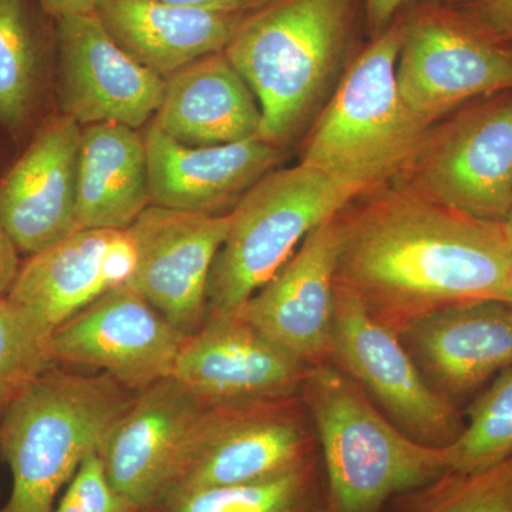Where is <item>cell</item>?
<instances>
[{"label":"cell","instance_id":"cell-1","mask_svg":"<svg viewBox=\"0 0 512 512\" xmlns=\"http://www.w3.org/2000/svg\"><path fill=\"white\" fill-rule=\"evenodd\" d=\"M336 284L397 335L430 313L503 299L512 249L503 222L478 220L409 185L339 214Z\"/></svg>","mask_w":512,"mask_h":512},{"label":"cell","instance_id":"cell-2","mask_svg":"<svg viewBox=\"0 0 512 512\" xmlns=\"http://www.w3.org/2000/svg\"><path fill=\"white\" fill-rule=\"evenodd\" d=\"M359 0H271L242 23L225 55L251 87L258 138L284 148L311 119L345 62Z\"/></svg>","mask_w":512,"mask_h":512},{"label":"cell","instance_id":"cell-3","mask_svg":"<svg viewBox=\"0 0 512 512\" xmlns=\"http://www.w3.org/2000/svg\"><path fill=\"white\" fill-rule=\"evenodd\" d=\"M136 394L104 373L50 367L37 377L0 423V451L12 473L0 512H52L57 495Z\"/></svg>","mask_w":512,"mask_h":512},{"label":"cell","instance_id":"cell-4","mask_svg":"<svg viewBox=\"0 0 512 512\" xmlns=\"http://www.w3.org/2000/svg\"><path fill=\"white\" fill-rule=\"evenodd\" d=\"M299 394L336 512H383L397 495L450 470L447 447L410 439L330 363L309 367Z\"/></svg>","mask_w":512,"mask_h":512},{"label":"cell","instance_id":"cell-5","mask_svg":"<svg viewBox=\"0 0 512 512\" xmlns=\"http://www.w3.org/2000/svg\"><path fill=\"white\" fill-rule=\"evenodd\" d=\"M403 35L404 15H397L350 64L311 131L301 164L369 192L413 160L430 124L400 94Z\"/></svg>","mask_w":512,"mask_h":512},{"label":"cell","instance_id":"cell-6","mask_svg":"<svg viewBox=\"0 0 512 512\" xmlns=\"http://www.w3.org/2000/svg\"><path fill=\"white\" fill-rule=\"evenodd\" d=\"M363 194L303 164L266 174L229 212L208 282V318L238 312L313 228Z\"/></svg>","mask_w":512,"mask_h":512},{"label":"cell","instance_id":"cell-7","mask_svg":"<svg viewBox=\"0 0 512 512\" xmlns=\"http://www.w3.org/2000/svg\"><path fill=\"white\" fill-rule=\"evenodd\" d=\"M318 454L315 426L301 394L205 406L168 494L268 480Z\"/></svg>","mask_w":512,"mask_h":512},{"label":"cell","instance_id":"cell-8","mask_svg":"<svg viewBox=\"0 0 512 512\" xmlns=\"http://www.w3.org/2000/svg\"><path fill=\"white\" fill-rule=\"evenodd\" d=\"M329 363L417 443L450 447L466 427L457 404L424 379L400 336L373 319L359 299L338 284Z\"/></svg>","mask_w":512,"mask_h":512},{"label":"cell","instance_id":"cell-9","mask_svg":"<svg viewBox=\"0 0 512 512\" xmlns=\"http://www.w3.org/2000/svg\"><path fill=\"white\" fill-rule=\"evenodd\" d=\"M396 74L404 103L431 126L468 100L512 92V49L463 10L426 0L404 15Z\"/></svg>","mask_w":512,"mask_h":512},{"label":"cell","instance_id":"cell-10","mask_svg":"<svg viewBox=\"0 0 512 512\" xmlns=\"http://www.w3.org/2000/svg\"><path fill=\"white\" fill-rule=\"evenodd\" d=\"M409 187L450 210L504 222L512 205V92L494 94L427 134Z\"/></svg>","mask_w":512,"mask_h":512},{"label":"cell","instance_id":"cell-11","mask_svg":"<svg viewBox=\"0 0 512 512\" xmlns=\"http://www.w3.org/2000/svg\"><path fill=\"white\" fill-rule=\"evenodd\" d=\"M187 335L130 286L101 295L49 339L53 363L93 367L138 393L173 375Z\"/></svg>","mask_w":512,"mask_h":512},{"label":"cell","instance_id":"cell-12","mask_svg":"<svg viewBox=\"0 0 512 512\" xmlns=\"http://www.w3.org/2000/svg\"><path fill=\"white\" fill-rule=\"evenodd\" d=\"M57 86L64 116L80 126L143 127L156 117L165 79L109 35L96 12L55 20Z\"/></svg>","mask_w":512,"mask_h":512},{"label":"cell","instance_id":"cell-13","mask_svg":"<svg viewBox=\"0 0 512 512\" xmlns=\"http://www.w3.org/2000/svg\"><path fill=\"white\" fill-rule=\"evenodd\" d=\"M229 214L205 215L150 205L127 229L136 249L130 286L190 336L208 318V282Z\"/></svg>","mask_w":512,"mask_h":512},{"label":"cell","instance_id":"cell-14","mask_svg":"<svg viewBox=\"0 0 512 512\" xmlns=\"http://www.w3.org/2000/svg\"><path fill=\"white\" fill-rule=\"evenodd\" d=\"M339 214L313 228L285 265L235 312L309 367L329 363Z\"/></svg>","mask_w":512,"mask_h":512},{"label":"cell","instance_id":"cell-15","mask_svg":"<svg viewBox=\"0 0 512 512\" xmlns=\"http://www.w3.org/2000/svg\"><path fill=\"white\" fill-rule=\"evenodd\" d=\"M308 369L234 313L187 336L171 377L210 407L299 394Z\"/></svg>","mask_w":512,"mask_h":512},{"label":"cell","instance_id":"cell-16","mask_svg":"<svg viewBox=\"0 0 512 512\" xmlns=\"http://www.w3.org/2000/svg\"><path fill=\"white\" fill-rule=\"evenodd\" d=\"M204 409L173 377L138 392L99 448L111 484L141 510L156 507L173 488Z\"/></svg>","mask_w":512,"mask_h":512},{"label":"cell","instance_id":"cell-17","mask_svg":"<svg viewBox=\"0 0 512 512\" xmlns=\"http://www.w3.org/2000/svg\"><path fill=\"white\" fill-rule=\"evenodd\" d=\"M80 137L72 117H52L0 178V224L20 254L35 255L79 231Z\"/></svg>","mask_w":512,"mask_h":512},{"label":"cell","instance_id":"cell-18","mask_svg":"<svg viewBox=\"0 0 512 512\" xmlns=\"http://www.w3.org/2000/svg\"><path fill=\"white\" fill-rule=\"evenodd\" d=\"M399 336L424 379L457 406L512 367V305L503 299L448 306Z\"/></svg>","mask_w":512,"mask_h":512},{"label":"cell","instance_id":"cell-19","mask_svg":"<svg viewBox=\"0 0 512 512\" xmlns=\"http://www.w3.org/2000/svg\"><path fill=\"white\" fill-rule=\"evenodd\" d=\"M134 266L127 229H79L30 256L8 298L52 335L101 295L126 285Z\"/></svg>","mask_w":512,"mask_h":512},{"label":"cell","instance_id":"cell-20","mask_svg":"<svg viewBox=\"0 0 512 512\" xmlns=\"http://www.w3.org/2000/svg\"><path fill=\"white\" fill-rule=\"evenodd\" d=\"M143 137L151 205L194 214H229L284 156L282 148L258 137L220 146H184L153 120Z\"/></svg>","mask_w":512,"mask_h":512},{"label":"cell","instance_id":"cell-21","mask_svg":"<svg viewBox=\"0 0 512 512\" xmlns=\"http://www.w3.org/2000/svg\"><path fill=\"white\" fill-rule=\"evenodd\" d=\"M96 15L124 52L164 79L201 57L225 52L248 16L163 0H99Z\"/></svg>","mask_w":512,"mask_h":512},{"label":"cell","instance_id":"cell-22","mask_svg":"<svg viewBox=\"0 0 512 512\" xmlns=\"http://www.w3.org/2000/svg\"><path fill=\"white\" fill-rule=\"evenodd\" d=\"M153 121L184 146H220L258 137L262 113L251 87L221 52L165 77Z\"/></svg>","mask_w":512,"mask_h":512},{"label":"cell","instance_id":"cell-23","mask_svg":"<svg viewBox=\"0 0 512 512\" xmlns=\"http://www.w3.org/2000/svg\"><path fill=\"white\" fill-rule=\"evenodd\" d=\"M151 205L144 137L117 123L82 127L77 224L128 229Z\"/></svg>","mask_w":512,"mask_h":512},{"label":"cell","instance_id":"cell-24","mask_svg":"<svg viewBox=\"0 0 512 512\" xmlns=\"http://www.w3.org/2000/svg\"><path fill=\"white\" fill-rule=\"evenodd\" d=\"M39 0H0V127L20 138L36 119L45 93L50 42Z\"/></svg>","mask_w":512,"mask_h":512},{"label":"cell","instance_id":"cell-25","mask_svg":"<svg viewBox=\"0 0 512 512\" xmlns=\"http://www.w3.org/2000/svg\"><path fill=\"white\" fill-rule=\"evenodd\" d=\"M158 512H336L320 453L288 473L229 487L175 491Z\"/></svg>","mask_w":512,"mask_h":512},{"label":"cell","instance_id":"cell-26","mask_svg":"<svg viewBox=\"0 0 512 512\" xmlns=\"http://www.w3.org/2000/svg\"><path fill=\"white\" fill-rule=\"evenodd\" d=\"M383 512H512V456L483 470H447L397 495Z\"/></svg>","mask_w":512,"mask_h":512},{"label":"cell","instance_id":"cell-27","mask_svg":"<svg viewBox=\"0 0 512 512\" xmlns=\"http://www.w3.org/2000/svg\"><path fill=\"white\" fill-rule=\"evenodd\" d=\"M464 419L463 433L447 447L450 470H483L512 456V367L477 394Z\"/></svg>","mask_w":512,"mask_h":512},{"label":"cell","instance_id":"cell-28","mask_svg":"<svg viewBox=\"0 0 512 512\" xmlns=\"http://www.w3.org/2000/svg\"><path fill=\"white\" fill-rule=\"evenodd\" d=\"M50 336L8 296L0 298V423L20 394L55 365Z\"/></svg>","mask_w":512,"mask_h":512},{"label":"cell","instance_id":"cell-29","mask_svg":"<svg viewBox=\"0 0 512 512\" xmlns=\"http://www.w3.org/2000/svg\"><path fill=\"white\" fill-rule=\"evenodd\" d=\"M111 484L99 450L86 456L52 512H141Z\"/></svg>","mask_w":512,"mask_h":512},{"label":"cell","instance_id":"cell-30","mask_svg":"<svg viewBox=\"0 0 512 512\" xmlns=\"http://www.w3.org/2000/svg\"><path fill=\"white\" fill-rule=\"evenodd\" d=\"M464 13L500 45H512V0H468Z\"/></svg>","mask_w":512,"mask_h":512},{"label":"cell","instance_id":"cell-31","mask_svg":"<svg viewBox=\"0 0 512 512\" xmlns=\"http://www.w3.org/2000/svg\"><path fill=\"white\" fill-rule=\"evenodd\" d=\"M19 249L0 224V298H6L20 271Z\"/></svg>","mask_w":512,"mask_h":512},{"label":"cell","instance_id":"cell-32","mask_svg":"<svg viewBox=\"0 0 512 512\" xmlns=\"http://www.w3.org/2000/svg\"><path fill=\"white\" fill-rule=\"evenodd\" d=\"M163 2L190 6V8L214 10V12L249 15V13L261 9L271 0H163Z\"/></svg>","mask_w":512,"mask_h":512},{"label":"cell","instance_id":"cell-33","mask_svg":"<svg viewBox=\"0 0 512 512\" xmlns=\"http://www.w3.org/2000/svg\"><path fill=\"white\" fill-rule=\"evenodd\" d=\"M409 2L410 0H365L367 25L375 35L382 32Z\"/></svg>","mask_w":512,"mask_h":512},{"label":"cell","instance_id":"cell-34","mask_svg":"<svg viewBox=\"0 0 512 512\" xmlns=\"http://www.w3.org/2000/svg\"><path fill=\"white\" fill-rule=\"evenodd\" d=\"M39 2L46 15L57 20L66 16L96 12L99 0H39Z\"/></svg>","mask_w":512,"mask_h":512},{"label":"cell","instance_id":"cell-35","mask_svg":"<svg viewBox=\"0 0 512 512\" xmlns=\"http://www.w3.org/2000/svg\"><path fill=\"white\" fill-rule=\"evenodd\" d=\"M503 224L505 234H507L508 244H510V247L512 249V205L510 208V212H508L507 218H505Z\"/></svg>","mask_w":512,"mask_h":512},{"label":"cell","instance_id":"cell-36","mask_svg":"<svg viewBox=\"0 0 512 512\" xmlns=\"http://www.w3.org/2000/svg\"><path fill=\"white\" fill-rule=\"evenodd\" d=\"M503 301L511 303V305H512V276H511L510 284H508V286H507V291H505V293H504Z\"/></svg>","mask_w":512,"mask_h":512},{"label":"cell","instance_id":"cell-37","mask_svg":"<svg viewBox=\"0 0 512 512\" xmlns=\"http://www.w3.org/2000/svg\"><path fill=\"white\" fill-rule=\"evenodd\" d=\"M141 512H158V511H156V510H143Z\"/></svg>","mask_w":512,"mask_h":512},{"label":"cell","instance_id":"cell-38","mask_svg":"<svg viewBox=\"0 0 512 512\" xmlns=\"http://www.w3.org/2000/svg\"><path fill=\"white\" fill-rule=\"evenodd\" d=\"M508 46H510V47H511V49H512V45H508Z\"/></svg>","mask_w":512,"mask_h":512}]
</instances>
